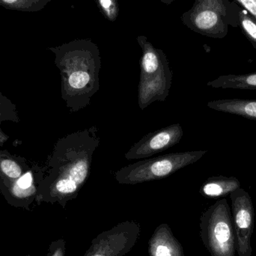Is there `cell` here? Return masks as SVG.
I'll return each instance as SVG.
<instances>
[{
	"instance_id": "cell-14",
	"label": "cell",
	"mask_w": 256,
	"mask_h": 256,
	"mask_svg": "<svg viewBox=\"0 0 256 256\" xmlns=\"http://www.w3.org/2000/svg\"><path fill=\"white\" fill-rule=\"evenodd\" d=\"M239 188H240V182L237 178L213 176L203 184L200 194L206 198H220L230 195Z\"/></svg>"
},
{
	"instance_id": "cell-11",
	"label": "cell",
	"mask_w": 256,
	"mask_h": 256,
	"mask_svg": "<svg viewBox=\"0 0 256 256\" xmlns=\"http://www.w3.org/2000/svg\"><path fill=\"white\" fill-rule=\"evenodd\" d=\"M148 252L149 256H185L182 244L166 224L158 226L154 232L149 239Z\"/></svg>"
},
{
	"instance_id": "cell-12",
	"label": "cell",
	"mask_w": 256,
	"mask_h": 256,
	"mask_svg": "<svg viewBox=\"0 0 256 256\" xmlns=\"http://www.w3.org/2000/svg\"><path fill=\"white\" fill-rule=\"evenodd\" d=\"M34 164H30L24 158L12 154L8 150H0V192L32 170Z\"/></svg>"
},
{
	"instance_id": "cell-3",
	"label": "cell",
	"mask_w": 256,
	"mask_h": 256,
	"mask_svg": "<svg viewBox=\"0 0 256 256\" xmlns=\"http://www.w3.org/2000/svg\"><path fill=\"white\" fill-rule=\"evenodd\" d=\"M142 50L138 104L141 110L156 102H165L170 94L172 72L165 52L155 48L146 36H138Z\"/></svg>"
},
{
	"instance_id": "cell-17",
	"label": "cell",
	"mask_w": 256,
	"mask_h": 256,
	"mask_svg": "<svg viewBox=\"0 0 256 256\" xmlns=\"http://www.w3.org/2000/svg\"><path fill=\"white\" fill-rule=\"evenodd\" d=\"M239 26L246 37L256 48V19L242 6L239 10Z\"/></svg>"
},
{
	"instance_id": "cell-10",
	"label": "cell",
	"mask_w": 256,
	"mask_h": 256,
	"mask_svg": "<svg viewBox=\"0 0 256 256\" xmlns=\"http://www.w3.org/2000/svg\"><path fill=\"white\" fill-rule=\"evenodd\" d=\"M44 174L45 166L36 164L32 170L1 194L10 206L30 212L32 204L36 202L38 186Z\"/></svg>"
},
{
	"instance_id": "cell-15",
	"label": "cell",
	"mask_w": 256,
	"mask_h": 256,
	"mask_svg": "<svg viewBox=\"0 0 256 256\" xmlns=\"http://www.w3.org/2000/svg\"><path fill=\"white\" fill-rule=\"evenodd\" d=\"M208 86L214 88L256 90V72L245 74H226L209 81Z\"/></svg>"
},
{
	"instance_id": "cell-22",
	"label": "cell",
	"mask_w": 256,
	"mask_h": 256,
	"mask_svg": "<svg viewBox=\"0 0 256 256\" xmlns=\"http://www.w3.org/2000/svg\"><path fill=\"white\" fill-rule=\"evenodd\" d=\"M3 1H4V2L9 3V4H10V3L14 2H16V0H3Z\"/></svg>"
},
{
	"instance_id": "cell-8",
	"label": "cell",
	"mask_w": 256,
	"mask_h": 256,
	"mask_svg": "<svg viewBox=\"0 0 256 256\" xmlns=\"http://www.w3.org/2000/svg\"><path fill=\"white\" fill-rule=\"evenodd\" d=\"M230 196L237 242V256H252L251 238L255 216L252 198L244 189L240 188L231 192Z\"/></svg>"
},
{
	"instance_id": "cell-4",
	"label": "cell",
	"mask_w": 256,
	"mask_h": 256,
	"mask_svg": "<svg viewBox=\"0 0 256 256\" xmlns=\"http://www.w3.org/2000/svg\"><path fill=\"white\" fill-rule=\"evenodd\" d=\"M240 6L230 0H196L180 16L184 25L195 32L212 38H224L230 27L239 26Z\"/></svg>"
},
{
	"instance_id": "cell-21",
	"label": "cell",
	"mask_w": 256,
	"mask_h": 256,
	"mask_svg": "<svg viewBox=\"0 0 256 256\" xmlns=\"http://www.w3.org/2000/svg\"><path fill=\"white\" fill-rule=\"evenodd\" d=\"M161 2L164 3V4H166V6H170L171 4L173 2L176 1V0H159Z\"/></svg>"
},
{
	"instance_id": "cell-16",
	"label": "cell",
	"mask_w": 256,
	"mask_h": 256,
	"mask_svg": "<svg viewBox=\"0 0 256 256\" xmlns=\"http://www.w3.org/2000/svg\"><path fill=\"white\" fill-rule=\"evenodd\" d=\"M4 122L18 123L20 118L16 105L4 97L0 91V146H3L9 138L8 136L3 132L1 129L2 123Z\"/></svg>"
},
{
	"instance_id": "cell-6",
	"label": "cell",
	"mask_w": 256,
	"mask_h": 256,
	"mask_svg": "<svg viewBox=\"0 0 256 256\" xmlns=\"http://www.w3.org/2000/svg\"><path fill=\"white\" fill-rule=\"evenodd\" d=\"M200 236L212 256H236V230L231 208L226 198L218 200L202 214Z\"/></svg>"
},
{
	"instance_id": "cell-18",
	"label": "cell",
	"mask_w": 256,
	"mask_h": 256,
	"mask_svg": "<svg viewBox=\"0 0 256 256\" xmlns=\"http://www.w3.org/2000/svg\"><path fill=\"white\" fill-rule=\"evenodd\" d=\"M102 14L110 22H115L120 14L118 0H94Z\"/></svg>"
},
{
	"instance_id": "cell-9",
	"label": "cell",
	"mask_w": 256,
	"mask_h": 256,
	"mask_svg": "<svg viewBox=\"0 0 256 256\" xmlns=\"http://www.w3.org/2000/svg\"><path fill=\"white\" fill-rule=\"evenodd\" d=\"M183 136V128L180 124H171L150 132L130 148L126 154V158L130 160L150 158L177 144Z\"/></svg>"
},
{
	"instance_id": "cell-23",
	"label": "cell",
	"mask_w": 256,
	"mask_h": 256,
	"mask_svg": "<svg viewBox=\"0 0 256 256\" xmlns=\"http://www.w3.org/2000/svg\"><path fill=\"white\" fill-rule=\"evenodd\" d=\"M30 256V255H27V256Z\"/></svg>"
},
{
	"instance_id": "cell-7",
	"label": "cell",
	"mask_w": 256,
	"mask_h": 256,
	"mask_svg": "<svg viewBox=\"0 0 256 256\" xmlns=\"http://www.w3.org/2000/svg\"><path fill=\"white\" fill-rule=\"evenodd\" d=\"M141 228L135 221L120 222L92 242L84 256H124L135 246Z\"/></svg>"
},
{
	"instance_id": "cell-5",
	"label": "cell",
	"mask_w": 256,
	"mask_h": 256,
	"mask_svg": "<svg viewBox=\"0 0 256 256\" xmlns=\"http://www.w3.org/2000/svg\"><path fill=\"white\" fill-rule=\"evenodd\" d=\"M207 150L176 152L130 164L116 172L120 184L134 185L160 180L200 160Z\"/></svg>"
},
{
	"instance_id": "cell-1",
	"label": "cell",
	"mask_w": 256,
	"mask_h": 256,
	"mask_svg": "<svg viewBox=\"0 0 256 256\" xmlns=\"http://www.w3.org/2000/svg\"><path fill=\"white\" fill-rule=\"evenodd\" d=\"M98 128H86L60 138L45 166L36 204L58 203L66 208L88 180L93 156L100 146Z\"/></svg>"
},
{
	"instance_id": "cell-13",
	"label": "cell",
	"mask_w": 256,
	"mask_h": 256,
	"mask_svg": "<svg viewBox=\"0 0 256 256\" xmlns=\"http://www.w3.org/2000/svg\"><path fill=\"white\" fill-rule=\"evenodd\" d=\"M207 106L218 112L256 120V100L249 99L225 98L212 100Z\"/></svg>"
},
{
	"instance_id": "cell-2",
	"label": "cell",
	"mask_w": 256,
	"mask_h": 256,
	"mask_svg": "<svg viewBox=\"0 0 256 256\" xmlns=\"http://www.w3.org/2000/svg\"><path fill=\"white\" fill-rule=\"evenodd\" d=\"M52 50L61 74L62 98L70 112L82 110L100 88L98 46L90 39H78Z\"/></svg>"
},
{
	"instance_id": "cell-19",
	"label": "cell",
	"mask_w": 256,
	"mask_h": 256,
	"mask_svg": "<svg viewBox=\"0 0 256 256\" xmlns=\"http://www.w3.org/2000/svg\"><path fill=\"white\" fill-rule=\"evenodd\" d=\"M46 256H66V242L63 238L54 240L50 244Z\"/></svg>"
},
{
	"instance_id": "cell-20",
	"label": "cell",
	"mask_w": 256,
	"mask_h": 256,
	"mask_svg": "<svg viewBox=\"0 0 256 256\" xmlns=\"http://www.w3.org/2000/svg\"><path fill=\"white\" fill-rule=\"evenodd\" d=\"M256 19V0H234Z\"/></svg>"
}]
</instances>
